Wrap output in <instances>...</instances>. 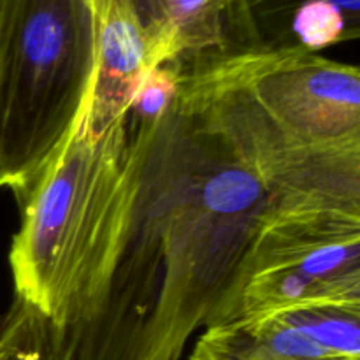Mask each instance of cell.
Instances as JSON below:
<instances>
[{
    "mask_svg": "<svg viewBox=\"0 0 360 360\" xmlns=\"http://www.w3.org/2000/svg\"><path fill=\"white\" fill-rule=\"evenodd\" d=\"M281 202L181 91L158 118L129 116L116 200L60 316L16 301L6 316L25 360H179L231 322Z\"/></svg>",
    "mask_w": 360,
    "mask_h": 360,
    "instance_id": "6da1fadb",
    "label": "cell"
},
{
    "mask_svg": "<svg viewBox=\"0 0 360 360\" xmlns=\"http://www.w3.org/2000/svg\"><path fill=\"white\" fill-rule=\"evenodd\" d=\"M97 76L86 0H4L0 18V190L18 206L69 139Z\"/></svg>",
    "mask_w": 360,
    "mask_h": 360,
    "instance_id": "7a4b0ae2",
    "label": "cell"
},
{
    "mask_svg": "<svg viewBox=\"0 0 360 360\" xmlns=\"http://www.w3.org/2000/svg\"><path fill=\"white\" fill-rule=\"evenodd\" d=\"M129 115L98 122L84 104L69 139L20 206L9 248L14 301L35 316H60L116 200Z\"/></svg>",
    "mask_w": 360,
    "mask_h": 360,
    "instance_id": "3957f363",
    "label": "cell"
},
{
    "mask_svg": "<svg viewBox=\"0 0 360 360\" xmlns=\"http://www.w3.org/2000/svg\"><path fill=\"white\" fill-rule=\"evenodd\" d=\"M211 58L292 146L360 162L359 67L301 46H260Z\"/></svg>",
    "mask_w": 360,
    "mask_h": 360,
    "instance_id": "277c9868",
    "label": "cell"
},
{
    "mask_svg": "<svg viewBox=\"0 0 360 360\" xmlns=\"http://www.w3.org/2000/svg\"><path fill=\"white\" fill-rule=\"evenodd\" d=\"M86 2L97 39V76L86 105L95 120L105 122L129 115L141 76L157 65L134 0Z\"/></svg>",
    "mask_w": 360,
    "mask_h": 360,
    "instance_id": "5b68a950",
    "label": "cell"
},
{
    "mask_svg": "<svg viewBox=\"0 0 360 360\" xmlns=\"http://www.w3.org/2000/svg\"><path fill=\"white\" fill-rule=\"evenodd\" d=\"M190 360H360L316 343L278 316L239 319L207 327Z\"/></svg>",
    "mask_w": 360,
    "mask_h": 360,
    "instance_id": "8992f818",
    "label": "cell"
},
{
    "mask_svg": "<svg viewBox=\"0 0 360 360\" xmlns=\"http://www.w3.org/2000/svg\"><path fill=\"white\" fill-rule=\"evenodd\" d=\"M269 316L292 323L336 354L360 359V306L308 304Z\"/></svg>",
    "mask_w": 360,
    "mask_h": 360,
    "instance_id": "52a82bcc",
    "label": "cell"
},
{
    "mask_svg": "<svg viewBox=\"0 0 360 360\" xmlns=\"http://www.w3.org/2000/svg\"><path fill=\"white\" fill-rule=\"evenodd\" d=\"M360 28L354 27L347 14L329 0H309L299 7L288 25L292 46L319 53L345 41H355Z\"/></svg>",
    "mask_w": 360,
    "mask_h": 360,
    "instance_id": "ba28073f",
    "label": "cell"
},
{
    "mask_svg": "<svg viewBox=\"0 0 360 360\" xmlns=\"http://www.w3.org/2000/svg\"><path fill=\"white\" fill-rule=\"evenodd\" d=\"M246 11L259 34L262 46L283 48L292 46L288 37V25L292 16L309 0H245ZM336 4L354 27L360 28V0H329Z\"/></svg>",
    "mask_w": 360,
    "mask_h": 360,
    "instance_id": "9c48e42d",
    "label": "cell"
},
{
    "mask_svg": "<svg viewBox=\"0 0 360 360\" xmlns=\"http://www.w3.org/2000/svg\"><path fill=\"white\" fill-rule=\"evenodd\" d=\"M179 94V72L176 65H158L141 76L129 108L134 120H155L164 115Z\"/></svg>",
    "mask_w": 360,
    "mask_h": 360,
    "instance_id": "30bf717a",
    "label": "cell"
},
{
    "mask_svg": "<svg viewBox=\"0 0 360 360\" xmlns=\"http://www.w3.org/2000/svg\"><path fill=\"white\" fill-rule=\"evenodd\" d=\"M0 360H25L16 333L7 320H4L0 329Z\"/></svg>",
    "mask_w": 360,
    "mask_h": 360,
    "instance_id": "8fae6325",
    "label": "cell"
},
{
    "mask_svg": "<svg viewBox=\"0 0 360 360\" xmlns=\"http://www.w3.org/2000/svg\"><path fill=\"white\" fill-rule=\"evenodd\" d=\"M2 7H4V0H0V18H2Z\"/></svg>",
    "mask_w": 360,
    "mask_h": 360,
    "instance_id": "7c38bea8",
    "label": "cell"
}]
</instances>
